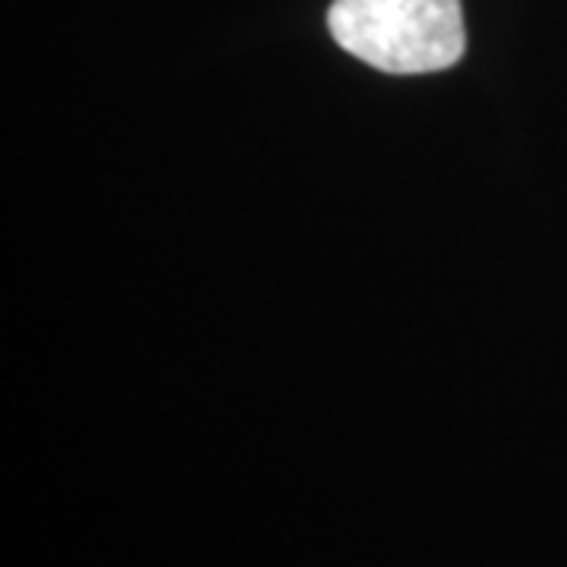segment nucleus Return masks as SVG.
<instances>
[{"mask_svg":"<svg viewBox=\"0 0 567 567\" xmlns=\"http://www.w3.org/2000/svg\"><path fill=\"white\" fill-rule=\"evenodd\" d=\"M328 29L347 54L398 76L447 70L466 48L461 0H334Z\"/></svg>","mask_w":567,"mask_h":567,"instance_id":"obj_1","label":"nucleus"}]
</instances>
